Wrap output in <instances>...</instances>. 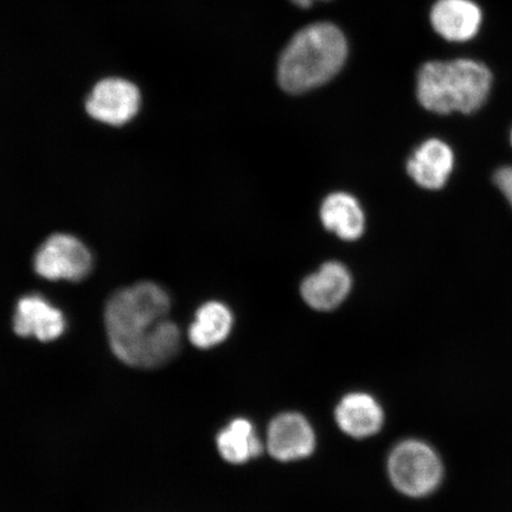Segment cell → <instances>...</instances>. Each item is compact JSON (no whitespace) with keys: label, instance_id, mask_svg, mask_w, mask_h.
Masks as SVG:
<instances>
[{"label":"cell","instance_id":"obj_1","mask_svg":"<svg viewBox=\"0 0 512 512\" xmlns=\"http://www.w3.org/2000/svg\"><path fill=\"white\" fill-rule=\"evenodd\" d=\"M170 298L162 287L139 283L114 293L108 300L105 322L111 348L127 366L153 369L164 366L181 348V331L166 319Z\"/></svg>","mask_w":512,"mask_h":512},{"label":"cell","instance_id":"obj_2","mask_svg":"<svg viewBox=\"0 0 512 512\" xmlns=\"http://www.w3.org/2000/svg\"><path fill=\"white\" fill-rule=\"evenodd\" d=\"M347 57V38L336 25H307L292 37L280 56L279 85L291 94L309 92L335 78Z\"/></svg>","mask_w":512,"mask_h":512},{"label":"cell","instance_id":"obj_3","mask_svg":"<svg viewBox=\"0 0 512 512\" xmlns=\"http://www.w3.org/2000/svg\"><path fill=\"white\" fill-rule=\"evenodd\" d=\"M492 74L485 64L466 59L431 61L418 73L420 104L438 114H471L483 107L491 91Z\"/></svg>","mask_w":512,"mask_h":512},{"label":"cell","instance_id":"obj_4","mask_svg":"<svg viewBox=\"0 0 512 512\" xmlns=\"http://www.w3.org/2000/svg\"><path fill=\"white\" fill-rule=\"evenodd\" d=\"M389 477L402 494L421 497L431 494L443 477V465L432 448L418 440L403 441L388 462Z\"/></svg>","mask_w":512,"mask_h":512},{"label":"cell","instance_id":"obj_5","mask_svg":"<svg viewBox=\"0 0 512 512\" xmlns=\"http://www.w3.org/2000/svg\"><path fill=\"white\" fill-rule=\"evenodd\" d=\"M34 267L44 279L80 281L91 272L93 258L79 239L55 234L38 249Z\"/></svg>","mask_w":512,"mask_h":512},{"label":"cell","instance_id":"obj_6","mask_svg":"<svg viewBox=\"0 0 512 512\" xmlns=\"http://www.w3.org/2000/svg\"><path fill=\"white\" fill-rule=\"evenodd\" d=\"M142 95L134 83L120 78H107L96 83L86 101V110L95 120L121 126L136 117Z\"/></svg>","mask_w":512,"mask_h":512},{"label":"cell","instance_id":"obj_7","mask_svg":"<svg viewBox=\"0 0 512 512\" xmlns=\"http://www.w3.org/2000/svg\"><path fill=\"white\" fill-rule=\"evenodd\" d=\"M315 446V432L304 416L286 413L272 421L267 447L273 458L280 462H293L309 457Z\"/></svg>","mask_w":512,"mask_h":512},{"label":"cell","instance_id":"obj_8","mask_svg":"<svg viewBox=\"0 0 512 512\" xmlns=\"http://www.w3.org/2000/svg\"><path fill=\"white\" fill-rule=\"evenodd\" d=\"M348 268L339 262H328L310 275L302 285L306 304L318 311H330L344 302L351 290Z\"/></svg>","mask_w":512,"mask_h":512},{"label":"cell","instance_id":"obj_9","mask_svg":"<svg viewBox=\"0 0 512 512\" xmlns=\"http://www.w3.org/2000/svg\"><path fill=\"white\" fill-rule=\"evenodd\" d=\"M14 329L18 336H34L42 342H51L66 330V319L46 299L29 296L19 300L17 304Z\"/></svg>","mask_w":512,"mask_h":512},{"label":"cell","instance_id":"obj_10","mask_svg":"<svg viewBox=\"0 0 512 512\" xmlns=\"http://www.w3.org/2000/svg\"><path fill=\"white\" fill-rule=\"evenodd\" d=\"M453 168V151L439 139H430L422 143L407 163L409 176L421 188L427 190L444 188Z\"/></svg>","mask_w":512,"mask_h":512},{"label":"cell","instance_id":"obj_11","mask_svg":"<svg viewBox=\"0 0 512 512\" xmlns=\"http://www.w3.org/2000/svg\"><path fill=\"white\" fill-rule=\"evenodd\" d=\"M431 23L445 40L464 42L476 36L482 11L471 0H438L431 11Z\"/></svg>","mask_w":512,"mask_h":512},{"label":"cell","instance_id":"obj_12","mask_svg":"<svg viewBox=\"0 0 512 512\" xmlns=\"http://www.w3.org/2000/svg\"><path fill=\"white\" fill-rule=\"evenodd\" d=\"M383 412L373 396L352 393L339 402L336 421L341 430L352 438H368L381 430Z\"/></svg>","mask_w":512,"mask_h":512},{"label":"cell","instance_id":"obj_13","mask_svg":"<svg viewBox=\"0 0 512 512\" xmlns=\"http://www.w3.org/2000/svg\"><path fill=\"white\" fill-rule=\"evenodd\" d=\"M320 219L326 229L348 241L361 238L366 223L360 203L345 192H336L326 198L320 209Z\"/></svg>","mask_w":512,"mask_h":512},{"label":"cell","instance_id":"obj_14","mask_svg":"<svg viewBox=\"0 0 512 512\" xmlns=\"http://www.w3.org/2000/svg\"><path fill=\"white\" fill-rule=\"evenodd\" d=\"M232 326L233 315L226 305L219 302L204 304L190 326V341L200 349L214 348L226 341Z\"/></svg>","mask_w":512,"mask_h":512},{"label":"cell","instance_id":"obj_15","mask_svg":"<svg viewBox=\"0 0 512 512\" xmlns=\"http://www.w3.org/2000/svg\"><path fill=\"white\" fill-rule=\"evenodd\" d=\"M217 448L222 458L232 464H245L264 451V445L254 433L251 422L246 419L230 422L217 437Z\"/></svg>","mask_w":512,"mask_h":512},{"label":"cell","instance_id":"obj_16","mask_svg":"<svg viewBox=\"0 0 512 512\" xmlns=\"http://www.w3.org/2000/svg\"><path fill=\"white\" fill-rule=\"evenodd\" d=\"M494 183L512 207V165L498 169L495 172Z\"/></svg>","mask_w":512,"mask_h":512},{"label":"cell","instance_id":"obj_17","mask_svg":"<svg viewBox=\"0 0 512 512\" xmlns=\"http://www.w3.org/2000/svg\"><path fill=\"white\" fill-rule=\"evenodd\" d=\"M294 5L299 6V8L307 9L316 2V0H291Z\"/></svg>","mask_w":512,"mask_h":512},{"label":"cell","instance_id":"obj_18","mask_svg":"<svg viewBox=\"0 0 512 512\" xmlns=\"http://www.w3.org/2000/svg\"><path fill=\"white\" fill-rule=\"evenodd\" d=\"M511 144H512V131H511Z\"/></svg>","mask_w":512,"mask_h":512}]
</instances>
